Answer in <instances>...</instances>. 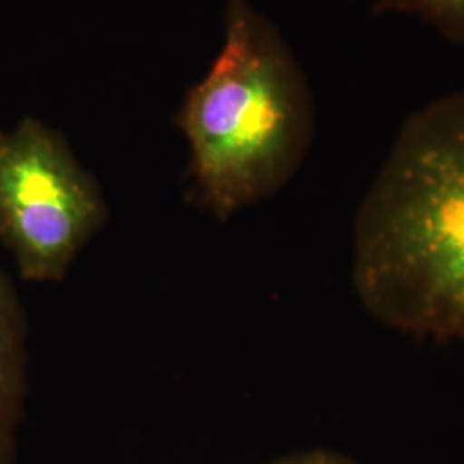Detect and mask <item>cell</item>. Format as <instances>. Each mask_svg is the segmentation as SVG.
<instances>
[{
    "label": "cell",
    "mask_w": 464,
    "mask_h": 464,
    "mask_svg": "<svg viewBox=\"0 0 464 464\" xmlns=\"http://www.w3.org/2000/svg\"><path fill=\"white\" fill-rule=\"evenodd\" d=\"M373 14H411L450 44L464 45V0H372Z\"/></svg>",
    "instance_id": "obj_5"
},
{
    "label": "cell",
    "mask_w": 464,
    "mask_h": 464,
    "mask_svg": "<svg viewBox=\"0 0 464 464\" xmlns=\"http://www.w3.org/2000/svg\"><path fill=\"white\" fill-rule=\"evenodd\" d=\"M353 236V285L370 315L464 343V88L404 121Z\"/></svg>",
    "instance_id": "obj_1"
},
{
    "label": "cell",
    "mask_w": 464,
    "mask_h": 464,
    "mask_svg": "<svg viewBox=\"0 0 464 464\" xmlns=\"http://www.w3.org/2000/svg\"><path fill=\"white\" fill-rule=\"evenodd\" d=\"M178 124L195 193L220 220L274 197L298 172L315 134L314 97L279 30L248 0H229L224 45Z\"/></svg>",
    "instance_id": "obj_2"
},
{
    "label": "cell",
    "mask_w": 464,
    "mask_h": 464,
    "mask_svg": "<svg viewBox=\"0 0 464 464\" xmlns=\"http://www.w3.org/2000/svg\"><path fill=\"white\" fill-rule=\"evenodd\" d=\"M28 392V320L14 284L0 268V464H14Z\"/></svg>",
    "instance_id": "obj_4"
},
{
    "label": "cell",
    "mask_w": 464,
    "mask_h": 464,
    "mask_svg": "<svg viewBox=\"0 0 464 464\" xmlns=\"http://www.w3.org/2000/svg\"><path fill=\"white\" fill-rule=\"evenodd\" d=\"M268 464H358L348 454L332 449L315 448L282 456Z\"/></svg>",
    "instance_id": "obj_6"
},
{
    "label": "cell",
    "mask_w": 464,
    "mask_h": 464,
    "mask_svg": "<svg viewBox=\"0 0 464 464\" xmlns=\"http://www.w3.org/2000/svg\"><path fill=\"white\" fill-rule=\"evenodd\" d=\"M107 217L102 188L63 134L34 117L0 131V243L23 281H63Z\"/></svg>",
    "instance_id": "obj_3"
}]
</instances>
